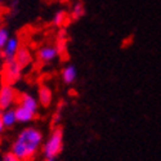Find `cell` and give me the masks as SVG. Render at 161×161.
<instances>
[{
  "label": "cell",
  "mask_w": 161,
  "mask_h": 161,
  "mask_svg": "<svg viewBox=\"0 0 161 161\" xmlns=\"http://www.w3.org/2000/svg\"><path fill=\"white\" fill-rule=\"evenodd\" d=\"M63 150V131L62 129H54L48 139L43 144L44 161H57V157Z\"/></svg>",
  "instance_id": "cell-2"
},
{
  "label": "cell",
  "mask_w": 161,
  "mask_h": 161,
  "mask_svg": "<svg viewBox=\"0 0 161 161\" xmlns=\"http://www.w3.org/2000/svg\"><path fill=\"white\" fill-rule=\"evenodd\" d=\"M85 14V8L81 3H76L74 7H72V10H71V17L74 19H80L81 17H84Z\"/></svg>",
  "instance_id": "cell-13"
},
{
  "label": "cell",
  "mask_w": 161,
  "mask_h": 161,
  "mask_svg": "<svg viewBox=\"0 0 161 161\" xmlns=\"http://www.w3.org/2000/svg\"><path fill=\"white\" fill-rule=\"evenodd\" d=\"M67 21V13L64 10H59L57 12L54 17H53V23H54L56 26H63Z\"/></svg>",
  "instance_id": "cell-14"
},
{
  "label": "cell",
  "mask_w": 161,
  "mask_h": 161,
  "mask_svg": "<svg viewBox=\"0 0 161 161\" xmlns=\"http://www.w3.org/2000/svg\"><path fill=\"white\" fill-rule=\"evenodd\" d=\"M43 144V133L36 128L29 126L21 130L10 147V152L22 161H30L35 157Z\"/></svg>",
  "instance_id": "cell-1"
},
{
  "label": "cell",
  "mask_w": 161,
  "mask_h": 161,
  "mask_svg": "<svg viewBox=\"0 0 161 161\" xmlns=\"http://www.w3.org/2000/svg\"><path fill=\"white\" fill-rule=\"evenodd\" d=\"M59 56V50L57 45H44L37 50V59L43 64H49L56 61Z\"/></svg>",
  "instance_id": "cell-5"
},
{
  "label": "cell",
  "mask_w": 161,
  "mask_h": 161,
  "mask_svg": "<svg viewBox=\"0 0 161 161\" xmlns=\"http://www.w3.org/2000/svg\"><path fill=\"white\" fill-rule=\"evenodd\" d=\"M4 125H3V121H2V119H0V134H2L3 131H4Z\"/></svg>",
  "instance_id": "cell-17"
},
{
  "label": "cell",
  "mask_w": 161,
  "mask_h": 161,
  "mask_svg": "<svg viewBox=\"0 0 161 161\" xmlns=\"http://www.w3.org/2000/svg\"><path fill=\"white\" fill-rule=\"evenodd\" d=\"M0 3H2V0H0Z\"/></svg>",
  "instance_id": "cell-19"
},
{
  "label": "cell",
  "mask_w": 161,
  "mask_h": 161,
  "mask_svg": "<svg viewBox=\"0 0 161 161\" xmlns=\"http://www.w3.org/2000/svg\"><path fill=\"white\" fill-rule=\"evenodd\" d=\"M2 161H22L21 158H18L16 155H13L10 151L9 152H7L4 156H3V160Z\"/></svg>",
  "instance_id": "cell-16"
},
{
  "label": "cell",
  "mask_w": 161,
  "mask_h": 161,
  "mask_svg": "<svg viewBox=\"0 0 161 161\" xmlns=\"http://www.w3.org/2000/svg\"><path fill=\"white\" fill-rule=\"evenodd\" d=\"M3 62H4V59H3L2 53H0V70H2V67H3Z\"/></svg>",
  "instance_id": "cell-18"
},
{
  "label": "cell",
  "mask_w": 161,
  "mask_h": 161,
  "mask_svg": "<svg viewBox=\"0 0 161 161\" xmlns=\"http://www.w3.org/2000/svg\"><path fill=\"white\" fill-rule=\"evenodd\" d=\"M9 37H10V35H9L8 29L0 27V49H2V48L5 45V43L9 40Z\"/></svg>",
  "instance_id": "cell-15"
},
{
  "label": "cell",
  "mask_w": 161,
  "mask_h": 161,
  "mask_svg": "<svg viewBox=\"0 0 161 161\" xmlns=\"http://www.w3.org/2000/svg\"><path fill=\"white\" fill-rule=\"evenodd\" d=\"M19 48H21V45H19L18 37H16V36L9 37V40L5 43V45L0 49V53H2L4 62L14 59V57H16V54H17V52H18Z\"/></svg>",
  "instance_id": "cell-6"
},
{
  "label": "cell",
  "mask_w": 161,
  "mask_h": 161,
  "mask_svg": "<svg viewBox=\"0 0 161 161\" xmlns=\"http://www.w3.org/2000/svg\"><path fill=\"white\" fill-rule=\"evenodd\" d=\"M18 104H21L22 107H25L26 110L31 111L32 114L37 115V111H39V102L37 99L29 94V93H23V94L19 97V101H18Z\"/></svg>",
  "instance_id": "cell-7"
},
{
  "label": "cell",
  "mask_w": 161,
  "mask_h": 161,
  "mask_svg": "<svg viewBox=\"0 0 161 161\" xmlns=\"http://www.w3.org/2000/svg\"><path fill=\"white\" fill-rule=\"evenodd\" d=\"M17 90L10 84H4L0 88V111L12 108L17 102Z\"/></svg>",
  "instance_id": "cell-4"
},
{
  "label": "cell",
  "mask_w": 161,
  "mask_h": 161,
  "mask_svg": "<svg viewBox=\"0 0 161 161\" xmlns=\"http://www.w3.org/2000/svg\"><path fill=\"white\" fill-rule=\"evenodd\" d=\"M53 101V93L47 85H42L37 90V102L43 107H49Z\"/></svg>",
  "instance_id": "cell-9"
},
{
  "label": "cell",
  "mask_w": 161,
  "mask_h": 161,
  "mask_svg": "<svg viewBox=\"0 0 161 161\" xmlns=\"http://www.w3.org/2000/svg\"><path fill=\"white\" fill-rule=\"evenodd\" d=\"M14 112H16V117H17V123H22V124L30 123L36 117L35 114H32L29 110H26L25 107H22L21 104H18L14 108Z\"/></svg>",
  "instance_id": "cell-11"
},
{
  "label": "cell",
  "mask_w": 161,
  "mask_h": 161,
  "mask_svg": "<svg viewBox=\"0 0 161 161\" xmlns=\"http://www.w3.org/2000/svg\"><path fill=\"white\" fill-rule=\"evenodd\" d=\"M0 119H2L4 128H13L17 124L16 112H14V110H13V108H8V110L0 111Z\"/></svg>",
  "instance_id": "cell-12"
},
{
  "label": "cell",
  "mask_w": 161,
  "mask_h": 161,
  "mask_svg": "<svg viewBox=\"0 0 161 161\" xmlns=\"http://www.w3.org/2000/svg\"><path fill=\"white\" fill-rule=\"evenodd\" d=\"M61 77L62 81L67 85H70L72 83H75V80L77 79V70L74 64H67L63 67V70L61 72Z\"/></svg>",
  "instance_id": "cell-10"
},
{
  "label": "cell",
  "mask_w": 161,
  "mask_h": 161,
  "mask_svg": "<svg viewBox=\"0 0 161 161\" xmlns=\"http://www.w3.org/2000/svg\"><path fill=\"white\" fill-rule=\"evenodd\" d=\"M22 70L23 69L14 59L5 62V64L3 66V79L5 84L13 85L14 83H17L22 76Z\"/></svg>",
  "instance_id": "cell-3"
},
{
  "label": "cell",
  "mask_w": 161,
  "mask_h": 161,
  "mask_svg": "<svg viewBox=\"0 0 161 161\" xmlns=\"http://www.w3.org/2000/svg\"><path fill=\"white\" fill-rule=\"evenodd\" d=\"M14 61L22 67V69H26L27 66L31 64L32 62V56H31V52L26 48V47H21L17 52V54L14 57Z\"/></svg>",
  "instance_id": "cell-8"
}]
</instances>
